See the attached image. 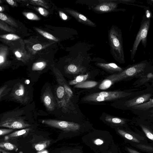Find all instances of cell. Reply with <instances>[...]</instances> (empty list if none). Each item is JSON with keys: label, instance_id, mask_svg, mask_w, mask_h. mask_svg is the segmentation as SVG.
<instances>
[{"label": "cell", "instance_id": "obj_1", "mask_svg": "<svg viewBox=\"0 0 153 153\" xmlns=\"http://www.w3.org/2000/svg\"><path fill=\"white\" fill-rule=\"evenodd\" d=\"M152 88L147 87L146 89L139 90L134 88L123 91H101L90 94L83 97L82 102L87 103L99 102L127 99L150 90Z\"/></svg>", "mask_w": 153, "mask_h": 153}, {"label": "cell", "instance_id": "obj_2", "mask_svg": "<svg viewBox=\"0 0 153 153\" xmlns=\"http://www.w3.org/2000/svg\"><path fill=\"white\" fill-rule=\"evenodd\" d=\"M153 70L146 60L129 65L122 71L111 74L106 77L110 80L113 84L122 81H128L134 78L138 79Z\"/></svg>", "mask_w": 153, "mask_h": 153}, {"label": "cell", "instance_id": "obj_3", "mask_svg": "<svg viewBox=\"0 0 153 153\" xmlns=\"http://www.w3.org/2000/svg\"><path fill=\"white\" fill-rule=\"evenodd\" d=\"M55 75L59 84L56 94L59 106L67 111L72 110L76 112V106L72 101L75 100L72 90L60 72H56Z\"/></svg>", "mask_w": 153, "mask_h": 153}, {"label": "cell", "instance_id": "obj_4", "mask_svg": "<svg viewBox=\"0 0 153 153\" xmlns=\"http://www.w3.org/2000/svg\"><path fill=\"white\" fill-rule=\"evenodd\" d=\"M108 39L111 53L117 61L120 63H125L123 41L120 30L112 26L108 32Z\"/></svg>", "mask_w": 153, "mask_h": 153}, {"label": "cell", "instance_id": "obj_5", "mask_svg": "<svg viewBox=\"0 0 153 153\" xmlns=\"http://www.w3.org/2000/svg\"><path fill=\"white\" fill-rule=\"evenodd\" d=\"M20 111H12L5 113L1 119L0 126L9 128L24 129L31 125L27 123L22 116Z\"/></svg>", "mask_w": 153, "mask_h": 153}, {"label": "cell", "instance_id": "obj_6", "mask_svg": "<svg viewBox=\"0 0 153 153\" xmlns=\"http://www.w3.org/2000/svg\"><path fill=\"white\" fill-rule=\"evenodd\" d=\"M153 96V88L150 91L128 99L115 101V106L125 110H129L132 107L146 102Z\"/></svg>", "mask_w": 153, "mask_h": 153}, {"label": "cell", "instance_id": "obj_7", "mask_svg": "<svg viewBox=\"0 0 153 153\" xmlns=\"http://www.w3.org/2000/svg\"><path fill=\"white\" fill-rule=\"evenodd\" d=\"M146 19H143L140 26L136 36L131 51V59L134 58L138 47L141 42L145 48L146 46L147 37L150 24L151 18H148L146 16Z\"/></svg>", "mask_w": 153, "mask_h": 153}, {"label": "cell", "instance_id": "obj_8", "mask_svg": "<svg viewBox=\"0 0 153 153\" xmlns=\"http://www.w3.org/2000/svg\"><path fill=\"white\" fill-rule=\"evenodd\" d=\"M42 123L50 126L65 131L74 130L79 127V125L76 123L51 119L43 120Z\"/></svg>", "mask_w": 153, "mask_h": 153}, {"label": "cell", "instance_id": "obj_9", "mask_svg": "<svg viewBox=\"0 0 153 153\" xmlns=\"http://www.w3.org/2000/svg\"><path fill=\"white\" fill-rule=\"evenodd\" d=\"M12 97L22 104L26 103L29 97L25 85L22 83H18L14 86L11 93Z\"/></svg>", "mask_w": 153, "mask_h": 153}, {"label": "cell", "instance_id": "obj_10", "mask_svg": "<svg viewBox=\"0 0 153 153\" xmlns=\"http://www.w3.org/2000/svg\"><path fill=\"white\" fill-rule=\"evenodd\" d=\"M153 109V98L148 101L131 107L129 110L134 114L139 116L146 114Z\"/></svg>", "mask_w": 153, "mask_h": 153}, {"label": "cell", "instance_id": "obj_11", "mask_svg": "<svg viewBox=\"0 0 153 153\" xmlns=\"http://www.w3.org/2000/svg\"><path fill=\"white\" fill-rule=\"evenodd\" d=\"M42 99L48 110L52 111L55 108L56 103L55 99L51 90L48 88L43 93Z\"/></svg>", "mask_w": 153, "mask_h": 153}, {"label": "cell", "instance_id": "obj_12", "mask_svg": "<svg viewBox=\"0 0 153 153\" xmlns=\"http://www.w3.org/2000/svg\"><path fill=\"white\" fill-rule=\"evenodd\" d=\"M149 83H153V70L137 79L133 83L132 85L135 88L139 87L143 85L147 87L150 85Z\"/></svg>", "mask_w": 153, "mask_h": 153}, {"label": "cell", "instance_id": "obj_13", "mask_svg": "<svg viewBox=\"0 0 153 153\" xmlns=\"http://www.w3.org/2000/svg\"><path fill=\"white\" fill-rule=\"evenodd\" d=\"M66 10L79 22L91 27H96V25L94 23L76 11L72 9H68Z\"/></svg>", "mask_w": 153, "mask_h": 153}, {"label": "cell", "instance_id": "obj_14", "mask_svg": "<svg viewBox=\"0 0 153 153\" xmlns=\"http://www.w3.org/2000/svg\"><path fill=\"white\" fill-rule=\"evenodd\" d=\"M96 65L108 72L112 74L120 72L124 69L113 63H98L96 64Z\"/></svg>", "mask_w": 153, "mask_h": 153}, {"label": "cell", "instance_id": "obj_15", "mask_svg": "<svg viewBox=\"0 0 153 153\" xmlns=\"http://www.w3.org/2000/svg\"><path fill=\"white\" fill-rule=\"evenodd\" d=\"M117 6V4L116 3L106 2L97 5L94 8V9L100 12H107L115 9Z\"/></svg>", "mask_w": 153, "mask_h": 153}, {"label": "cell", "instance_id": "obj_16", "mask_svg": "<svg viewBox=\"0 0 153 153\" xmlns=\"http://www.w3.org/2000/svg\"><path fill=\"white\" fill-rule=\"evenodd\" d=\"M97 74H92V73L88 72L87 73L83 75H79L75 77L74 79L70 80L68 83L69 85H74L76 84L89 80L93 78Z\"/></svg>", "mask_w": 153, "mask_h": 153}, {"label": "cell", "instance_id": "obj_17", "mask_svg": "<svg viewBox=\"0 0 153 153\" xmlns=\"http://www.w3.org/2000/svg\"><path fill=\"white\" fill-rule=\"evenodd\" d=\"M30 128H28L15 131L4 137L5 140H7L12 138L17 137L27 134L30 131Z\"/></svg>", "mask_w": 153, "mask_h": 153}, {"label": "cell", "instance_id": "obj_18", "mask_svg": "<svg viewBox=\"0 0 153 153\" xmlns=\"http://www.w3.org/2000/svg\"><path fill=\"white\" fill-rule=\"evenodd\" d=\"M98 84L97 82L93 81H86L79 83L74 86L75 88H90L96 86Z\"/></svg>", "mask_w": 153, "mask_h": 153}, {"label": "cell", "instance_id": "obj_19", "mask_svg": "<svg viewBox=\"0 0 153 153\" xmlns=\"http://www.w3.org/2000/svg\"><path fill=\"white\" fill-rule=\"evenodd\" d=\"M106 115L105 120L107 122L115 124L123 123L125 122L124 119H123L112 116L107 114Z\"/></svg>", "mask_w": 153, "mask_h": 153}, {"label": "cell", "instance_id": "obj_20", "mask_svg": "<svg viewBox=\"0 0 153 153\" xmlns=\"http://www.w3.org/2000/svg\"><path fill=\"white\" fill-rule=\"evenodd\" d=\"M113 84L110 80L106 78L100 84L99 88L101 90H105L109 88Z\"/></svg>", "mask_w": 153, "mask_h": 153}, {"label": "cell", "instance_id": "obj_21", "mask_svg": "<svg viewBox=\"0 0 153 153\" xmlns=\"http://www.w3.org/2000/svg\"><path fill=\"white\" fill-rule=\"evenodd\" d=\"M0 148L4 150H13L16 149L15 145L8 142H1L0 143Z\"/></svg>", "mask_w": 153, "mask_h": 153}, {"label": "cell", "instance_id": "obj_22", "mask_svg": "<svg viewBox=\"0 0 153 153\" xmlns=\"http://www.w3.org/2000/svg\"><path fill=\"white\" fill-rule=\"evenodd\" d=\"M50 142L51 141L49 140L42 142L36 144L35 146V148L37 151H42L49 145Z\"/></svg>", "mask_w": 153, "mask_h": 153}, {"label": "cell", "instance_id": "obj_23", "mask_svg": "<svg viewBox=\"0 0 153 153\" xmlns=\"http://www.w3.org/2000/svg\"><path fill=\"white\" fill-rule=\"evenodd\" d=\"M46 66L45 62H39L34 63L32 67L33 71H40L43 69Z\"/></svg>", "mask_w": 153, "mask_h": 153}, {"label": "cell", "instance_id": "obj_24", "mask_svg": "<svg viewBox=\"0 0 153 153\" xmlns=\"http://www.w3.org/2000/svg\"><path fill=\"white\" fill-rule=\"evenodd\" d=\"M36 30L40 34L42 35L45 37L51 39L55 41H58V39L55 37L53 35L47 32L44 31L40 29L36 28Z\"/></svg>", "mask_w": 153, "mask_h": 153}, {"label": "cell", "instance_id": "obj_25", "mask_svg": "<svg viewBox=\"0 0 153 153\" xmlns=\"http://www.w3.org/2000/svg\"><path fill=\"white\" fill-rule=\"evenodd\" d=\"M119 132L120 134L124 136L128 140H132L133 141L137 143H139L140 142L138 140L129 134L121 130H119Z\"/></svg>", "mask_w": 153, "mask_h": 153}, {"label": "cell", "instance_id": "obj_26", "mask_svg": "<svg viewBox=\"0 0 153 153\" xmlns=\"http://www.w3.org/2000/svg\"><path fill=\"white\" fill-rule=\"evenodd\" d=\"M1 37L9 40H14L19 39L20 37L18 36L13 34H8L5 35H1Z\"/></svg>", "mask_w": 153, "mask_h": 153}, {"label": "cell", "instance_id": "obj_27", "mask_svg": "<svg viewBox=\"0 0 153 153\" xmlns=\"http://www.w3.org/2000/svg\"><path fill=\"white\" fill-rule=\"evenodd\" d=\"M25 16L29 19L32 20H38L39 18L35 14L31 12L24 13Z\"/></svg>", "mask_w": 153, "mask_h": 153}, {"label": "cell", "instance_id": "obj_28", "mask_svg": "<svg viewBox=\"0 0 153 153\" xmlns=\"http://www.w3.org/2000/svg\"><path fill=\"white\" fill-rule=\"evenodd\" d=\"M141 126L147 137L153 141V134L146 127L143 125Z\"/></svg>", "mask_w": 153, "mask_h": 153}, {"label": "cell", "instance_id": "obj_29", "mask_svg": "<svg viewBox=\"0 0 153 153\" xmlns=\"http://www.w3.org/2000/svg\"><path fill=\"white\" fill-rule=\"evenodd\" d=\"M9 90H10V88H8L7 86V85H4L1 87L0 89V97L1 100V97L5 95L6 93L8 92Z\"/></svg>", "mask_w": 153, "mask_h": 153}, {"label": "cell", "instance_id": "obj_30", "mask_svg": "<svg viewBox=\"0 0 153 153\" xmlns=\"http://www.w3.org/2000/svg\"><path fill=\"white\" fill-rule=\"evenodd\" d=\"M13 131V129H3L1 128L0 130V135L1 136L12 132Z\"/></svg>", "mask_w": 153, "mask_h": 153}, {"label": "cell", "instance_id": "obj_31", "mask_svg": "<svg viewBox=\"0 0 153 153\" xmlns=\"http://www.w3.org/2000/svg\"><path fill=\"white\" fill-rule=\"evenodd\" d=\"M38 10L41 15L44 16H46L48 14V12L46 10L42 7H39L38 8Z\"/></svg>", "mask_w": 153, "mask_h": 153}, {"label": "cell", "instance_id": "obj_32", "mask_svg": "<svg viewBox=\"0 0 153 153\" xmlns=\"http://www.w3.org/2000/svg\"><path fill=\"white\" fill-rule=\"evenodd\" d=\"M33 49L36 51L40 50L42 48V45L39 44H36L33 46Z\"/></svg>", "mask_w": 153, "mask_h": 153}, {"label": "cell", "instance_id": "obj_33", "mask_svg": "<svg viewBox=\"0 0 153 153\" xmlns=\"http://www.w3.org/2000/svg\"><path fill=\"white\" fill-rule=\"evenodd\" d=\"M94 142L95 144L98 145H101L103 143V141L99 139L96 140Z\"/></svg>", "mask_w": 153, "mask_h": 153}, {"label": "cell", "instance_id": "obj_34", "mask_svg": "<svg viewBox=\"0 0 153 153\" xmlns=\"http://www.w3.org/2000/svg\"><path fill=\"white\" fill-rule=\"evenodd\" d=\"M0 19L3 21H6L7 19V16L4 13H0Z\"/></svg>", "mask_w": 153, "mask_h": 153}, {"label": "cell", "instance_id": "obj_35", "mask_svg": "<svg viewBox=\"0 0 153 153\" xmlns=\"http://www.w3.org/2000/svg\"><path fill=\"white\" fill-rule=\"evenodd\" d=\"M59 15L61 18L64 20H66L67 19V16L63 13L59 11Z\"/></svg>", "mask_w": 153, "mask_h": 153}, {"label": "cell", "instance_id": "obj_36", "mask_svg": "<svg viewBox=\"0 0 153 153\" xmlns=\"http://www.w3.org/2000/svg\"><path fill=\"white\" fill-rule=\"evenodd\" d=\"M143 116H147L148 117H151L153 116V109L150 111H149L148 113H147L146 114L143 115H142Z\"/></svg>", "mask_w": 153, "mask_h": 153}, {"label": "cell", "instance_id": "obj_37", "mask_svg": "<svg viewBox=\"0 0 153 153\" xmlns=\"http://www.w3.org/2000/svg\"><path fill=\"white\" fill-rule=\"evenodd\" d=\"M32 1L34 2V3H36L37 4H41L42 3H43V1L42 0H32Z\"/></svg>", "mask_w": 153, "mask_h": 153}, {"label": "cell", "instance_id": "obj_38", "mask_svg": "<svg viewBox=\"0 0 153 153\" xmlns=\"http://www.w3.org/2000/svg\"><path fill=\"white\" fill-rule=\"evenodd\" d=\"M128 150L130 153H140L135 150L130 148H128Z\"/></svg>", "mask_w": 153, "mask_h": 153}, {"label": "cell", "instance_id": "obj_39", "mask_svg": "<svg viewBox=\"0 0 153 153\" xmlns=\"http://www.w3.org/2000/svg\"><path fill=\"white\" fill-rule=\"evenodd\" d=\"M15 54L16 56L18 58H20L22 56V55L18 51L15 52Z\"/></svg>", "mask_w": 153, "mask_h": 153}, {"label": "cell", "instance_id": "obj_40", "mask_svg": "<svg viewBox=\"0 0 153 153\" xmlns=\"http://www.w3.org/2000/svg\"><path fill=\"white\" fill-rule=\"evenodd\" d=\"M7 2L10 5H13L14 4V1L13 0H6Z\"/></svg>", "mask_w": 153, "mask_h": 153}, {"label": "cell", "instance_id": "obj_41", "mask_svg": "<svg viewBox=\"0 0 153 153\" xmlns=\"http://www.w3.org/2000/svg\"><path fill=\"white\" fill-rule=\"evenodd\" d=\"M4 62V59L3 57L1 55L0 56V64L1 66Z\"/></svg>", "mask_w": 153, "mask_h": 153}, {"label": "cell", "instance_id": "obj_42", "mask_svg": "<svg viewBox=\"0 0 153 153\" xmlns=\"http://www.w3.org/2000/svg\"><path fill=\"white\" fill-rule=\"evenodd\" d=\"M0 153H11L1 148L0 149Z\"/></svg>", "mask_w": 153, "mask_h": 153}, {"label": "cell", "instance_id": "obj_43", "mask_svg": "<svg viewBox=\"0 0 153 153\" xmlns=\"http://www.w3.org/2000/svg\"><path fill=\"white\" fill-rule=\"evenodd\" d=\"M1 10H2L1 7H0V11H1Z\"/></svg>", "mask_w": 153, "mask_h": 153}, {"label": "cell", "instance_id": "obj_44", "mask_svg": "<svg viewBox=\"0 0 153 153\" xmlns=\"http://www.w3.org/2000/svg\"><path fill=\"white\" fill-rule=\"evenodd\" d=\"M151 117L153 119V116H151V117Z\"/></svg>", "mask_w": 153, "mask_h": 153}, {"label": "cell", "instance_id": "obj_45", "mask_svg": "<svg viewBox=\"0 0 153 153\" xmlns=\"http://www.w3.org/2000/svg\"><path fill=\"white\" fill-rule=\"evenodd\" d=\"M151 1H152L153 2V0H151Z\"/></svg>", "mask_w": 153, "mask_h": 153}]
</instances>
